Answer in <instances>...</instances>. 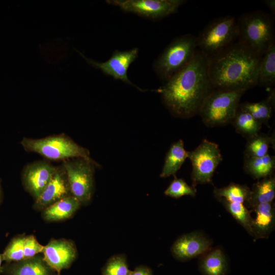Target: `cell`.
I'll list each match as a JSON object with an SVG mask.
<instances>
[{"label":"cell","mask_w":275,"mask_h":275,"mask_svg":"<svg viewBox=\"0 0 275 275\" xmlns=\"http://www.w3.org/2000/svg\"><path fill=\"white\" fill-rule=\"evenodd\" d=\"M236 131L249 139L258 134L262 124L255 120L249 113L238 106L231 122Z\"/></svg>","instance_id":"cb8c5ba5"},{"label":"cell","mask_w":275,"mask_h":275,"mask_svg":"<svg viewBox=\"0 0 275 275\" xmlns=\"http://www.w3.org/2000/svg\"><path fill=\"white\" fill-rule=\"evenodd\" d=\"M126 256L117 254L111 257L101 269V275H130Z\"/></svg>","instance_id":"f1b7e54d"},{"label":"cell","mask_w":275,"mask_h":275,"mask_svg":"<svg viewBox=\"0 0 275 275\" xmlns=\"http://www.w3.org/2000/svg\"><path fill=\"white\" fill-rule=\"evenodd\" d=\"M262 58L240 42L207 58L213 89L246 91L254 88L257 85Z\"/></svg>","instance_id":"7a4b0ae2"},{"label":"cell","mask_w":275,"mask_h":275,"mask_svg":"<svg viewBox=\"0 0 275 275\" xmlns=\"http://www.w3.org/2000/svg\"><path fill=\"white\" fill-rule=\"evenodd\" d=\"M264 4L270 10L273 14L275 13V1L274 0H265L263 1Z\"/></svg>","instance_id":"836d02e7"},{"label":"cell","mask_w":275,"mask_h":275,"mask_svg":"<svg viewBox=\"0 0 275 275\" xmlns=\"http://www.w3.org/2000/svg\"><path fill=\"white\" fill-rule=\"evenodd\" d=\"M25 235H19L13 237L2 254L3 261L15 262L24 259L23 245Z\"/></svg>","instance_id":"f546056e"},{"label":"cell","mask_w":275,"mask_h":275,"mask_svg":"<svg viewBox=\"0 0 275 275\" xmlns=\"http://www.w3.org/2000/svg\"><path fill=\"white\" fill-rule=\"evenodd\" d=\"M46 263L59 274L70 267L75 260L77 251L74 243L66 239H52L42 251Z\"/></svg>","instance_id":"7c38bea8"},{"label":"cell","mask_w":275,"mask_h":275,"mask_svg":"<svg viewBox=\"0 0 275 275\" xmlns=\"http://www.w3.org/2000/svg\"><path fill=\"white\" fill-rule=\"evenodd\" d=\"M274 168L275 157L268 154L261 157H244V170L254 179L271 176Z\"/></svg>","instance_id":"d6986e66"},{"label":"cell","mask_w":275,"mask_h":275,"mask_svg":"<svg viewBox=\"0 0 275 275\" xmlns=\"http://www.w3.org/2000/svg\"><path fill=\"white\" fill-rule=\"evenodd\" d=\"M274 145V135L259 133L247 139L244 157H261L268 154L269 148Z\"/></svg>","instance_id":"484cf974"},{"label":"cell","mask_w":275,"mask_h":275,"mask_svg":"<svg viewBox=\"0 0 275 275\" xmlns=\"http://www.w3.org/2000/svg\"><path fill=\"white\" fill-rule=\"evenodd\" d=\"M274 89L270 91L268 97L257 102H246L239 104V107L249 113L255 120L262 124L268 125L271 117L275 102Z\"/></svg>","instance_id":"7402d4cb"},{"label":"cell","mask_w":275,"mask_h":275,"mask_svg":"<svg viewBox=\"0 0 275 275\" xmlns=\"http://www.w3.org/2000/svg\"><path fill=\"white\" fill-rule=\"evenodd\" d=\"M211 242L202 233L191 232L181 235L173 244L171 251L174 257L181 261H185L206 252Z\"/></svg>","instance_id":"5bb4252c"},{"label":"cell","mask_w":275,"mask_h":275,"mask_svg":"<svg viewBox=\"0 0 275 275\" xmlns=\"http://www.w3.org/2000/svg\"><path fill=\"white\" fill-rule=\"evenodd\" d=\"M217 200L223 204L227 211L253 236V218L244 205L242 203L230 202L222 198Z\"/></svg>","instance_id":"83f0119b"},{"label":"cell","mask_w":275,"mask_h":275,"mask_svg":"<svg viewBox=\"0 0 275 275\" xmlns=\"http://www.w3.org/2000/svg\"><path fill=\"white\" fill-rule=\"evenodd\" d=\"M188 152L185 150L182 140L173 144L166 154L160 177L167 178L174 175L188 158Z\"/></svg>","instance_id":"ffe728a7"},{"label":"cell","mask_w":275,"mask_h":275,"mask_svg":"<svg viewBox=\"0 0 275 275\" xmlns=\"http://www.w3.org/2000/svg\"><path fill=\"white\" fill-rule=\"evenodd\" d=\"M57 167L42 160L33 162L24 168L22 182L25 189L37 199L56 172Z\"/></svg>","instance_id":"4fadbf2b"},{"label":"cell","mask_w":275,"mask_h":275,"mask_svg":"<svg viewBox=\"0 0 275 275\" xmlns=\"http://www.w3.org/2000/svg\"><path fill=\"white\" fill-rule=\"evenodd\" d=\"M79 201L71 195L63 198L42 210V216L47 222H58L70 218L81 206Z\"/></svg>","instance_id":"ac0fdd59"},{"label":"cell","mask_w":275,"mask_h":275,"mask_svg":"<svg viewBox=\"0 0 275 275\" xmlns=\"http://www.w3.org/2000/svg\"><path fill=\"white\" fill-rule=\"evenodd\" d=\"M251 189L246 185L234 183L220 188L215 187L213 191L217 199L222 198L230 202L242 204L248 201Z\"/></svg>","instance_id":"4316f807"},{"label":"cell","mask_w":275,"mask_h":275,"mask_svg":"<svg viewBox=\"0 0 275 275\" xmlns=\"http://www.w3.org/2000/svg\"><path fill=\"white\" fill-rule=\"evenodd\" d=\"M72 195L67 175L62 165L57 167L52 178L40 196L35 200L33 207L43 210L57 201Z\"/></svg>","instance_id":"9a60e30c"},{"label":"cell","mask_w":275,"mask_h":275,"mask_svg":"<svg viewBox=\"0 0 275 275\" xmlns=\"http://www.w3.org/2000/svg\"><path fill=\"white\" fill-rule=\"evenodd\" d=\"M238 36L237 22L233 16L221 17L210 22L197 38V47L207 58L232 44Z\"/></svg>","instance_id":"52a82bcc"},{"label":"cell","mask_w":275,"mask_h":275,"mask_svg":"<svg viewBox=\"0 0 275 275\" xmlns=\"http://www.w3.org/2000/svg\"><path fill=\"white\" fill-rule=\"evenodd\" d=\"M130 275H153L151 269L147 266L141 265L131 271Z\"/></svg>","instance_id":"d6a6232c"},{"label":"cell","mask_w":275,"mask_h":275,"mask_svg":"<svg viewBox=\"0 0 275 275\" xmlns=\"http://www.w3.org/2000/svg\"><path fill=\"white\" fill-rule=\"evenodd\" d=\"M21 144L26 151L37 153L48 159L81 158L97 163L91 158L87 149L64 134L36 139L23 138Z\"/></svg>","instance_id":"5b68a950"},{"label":"cell","mask_w":275,"mask_h":275,"mask_svg":"<svg viewBox=\"0 0 275 275\" xmlns=\"http://www.w3.org/2000/svg\"><path fill=\"white\" fill-rule=\"evenodd\" d=\"M237 22L239 41L255 52L262 56L274 43L273 21L262 11L242 15Z\"/></svg>","instance_id":"3957f363"},{"label":"cell","mask_w":275,"mask_h":275,"mask_svg":"<svg viewBox=\"0 0 275 275\" xmlns=\"http://www.w3.org/2000/svg\"><path fill=\"white\" fill-rule=\"evenodd\" d=\"M275 84V44H272L265 52L261 61L257 85L271 87Z\"/></svg>","instance_id":"d4e9b609"},{"label":"cell","mask_w":275,"mask_h":275,"mask_svg":"<svg viewBox=\"0 0 275 275\" xmlns=\"http://www.w3.org/2000/svg\"><path fill=\"white\" fill-rule=\"evenodd\" d=\"M183 0H108L106 2L126 12L155 20L162 18L178 10L186 3Z\"/></svg>","instance_id":"30bf717a"},{"label":"cell","mask_w":275,"mask_h":275,"mask_svg":"<svg viewBox=\"0 0 275 275\" xmlns=\"http://www.w3.org/2000/svg\"><path fill=\"white\" fill-rule=\"evenodd\" d=\"M2 195H3L2 187L1 183V181H0V203H1V201H2Z\"/></svg>","instance_id":"d590c367"},{"label":"cell","mask_w":275,"mask_h":275,"mask_svg":"<svg viewBox=\"0 0 275 275\" xmlns=\"http://www.w3.org/2000/svg\"><path fill=\"white\" fill-rule=\"evenodd\" d=\"M75 50L94 68L101 70L105 75L120 80L125 83L135 87L141 91H145L134 85L127 76V70L131 64L138 56L139 49L136 47L125 51L116 50L111 57L104 62H99L86 57L77 49Z\"/></svg>","instance_id":"8fae6325"},{"label":"cell","mask_w":275,"mask_h":275,"mask_svg":"<svg viewBox=\"0 0 275 275\" xmlns=\"http://www.w3.org/2000/svg\"><path fill=\"white\" fill-rule=\"evenodd\" d=\"M62 166L66 173L71 194L81 205L88 204L92 198L94 187L95 163L81 158L64 160Z\"/></svg>","instance_id":"ba28073f"},{"label":"cell","mask_w":275,"mask_h":275,"mask_svg":"<svg viewBox=\"0 0 275 275\" xmlns=\"http://www.w3.org/2000/svg\"><path fill=\"white\" fill-rule=\"evenodd\" d=\"M213 89L208 75L207 58L197 50L188 64L156 91L172 114L189 118L199 114Z\"/></svg>","instance_id":"6da1fadb"},{"label":"cell","mask_w":275,"mask_h":275,"mask_svg":"<svg viewBox=\"0 0 275 275\" xmlns=\"http://www.w3.org/2000/svg\"><path fill=\"white\" fill-rule=\"evenodd\" d=\"M245 90L213 89L199 111L203 122L210 127L231 124Z\"/></svg>","instance_id":"277c9868"},{"label":"cell","mask_w":275,"mask_h":275,"mask_svg":"<svg viewBox=\"0 0 275 275\" xmlns=\"http://www.w3.org/2000/svg\"><path fill=\"white\" fill-rule=\"evenodd\" d=\"M274 197L275 178L271 176L263 178L253 185L245 203L252 208L259 204L271 203Z\"/></svg>","instance_id":"44dd1931"},{"label":"cell","mask_w":275,"mask_h":275,"mask_svg":"<svg viewBox=\"0 0 275 275\" xmlns=\"http://www.w3.org/2000/svg\"><path fill=\"white\" fill-rule=\"evenodd\" d=\"M3 261L2 254L0 253V274L2 273L3 265L2 262Z\"/></svg>","instance_id":"e575fe53"},{"label":"cell","mask_w":275,"mask_h":275,"mask_svg":"<svg viewBox=\"0 0 275 275\" xmlns=\"http://www.w3.org/2000/svg\"><path fill=\"white\" fill-rule=\"evenodd\" d=\"M199 266L203 275H225L228 269L227 260L219 249H215L205 255Z\"/></svg>","instance_id":"603a6c76"},{"label":"cell","mask_w":275,"mask_h":275,"mask_svg":"<svg viewBox=\"0 0 275 275\" xmlns=\"http://www.w3.org/2000/svg\"><path fill=\"white\" fill-rule=\"evenodd\" d=\"M2 273L5 275H60L37 255L20 261L6 263L3 265Z\"/></svg>","instance_id":"2e32d148"},{"label":"cell","mask_w":275,"mask_h":275,"mask_svg":"<svg viewBox=\"0 0 275 275\" xmlns=\"http://www.w3.org/2000/svg\"><path fill=\"white\" fill-rule=\"evenodd\" d=\"M196 189L193 186H189L182 179L175 178L165 190L166 196L179 198L184 196L195 197L196 195Z\"/></svg>","instance_id":"4dcf8cb0"},{"label":"cell","mask_w":275,"mask_h":275,"mask_svg":"<svg viewBox=\"0 0 275 275\" xmlns=\"http://www.w3.org/2000/svg\"><path fill=\"white\" fill-rule=\"evenodd\" d=\"M255 212L253 218V236L255 239L268 237L274 227V208L271 203L258 204L252 208Z\"/></svg>","instance_id":"e0dca14e"},{"label":"cell","mask_w":275,"mask_h":275,"mask_svg":"<svg viewBox=\"0 0 275 275\" xmlns=\"http://www.w3.org/2000/svg\"><path fill=\"white\" fill-rule=\"evenodd\" d=\"M44 246L32 235L25 236L23 245L24 259L32 258L42 253Z\"/></svg>","instance_id":"1f68e13d"},{"label":"cell","mask_w":275,"mask_h":275,"mask_svg":"<svg viewBox=\"0 0 275 275\" xmlns=\"http://www.w3.org/2000/svg\"><path fill=\"white\" fill-rule=\"evenodd\" d=\"M188 158L192 164L191 179L194 187L211 182L214 172L223 160L218 145L206 139L188 152Z\"/></svg>","instance_id":"9c48e42d"},{"label":"cell","mask_w":275,"mask_h":275,"mask_svg":"<svg viewBox=\"0 0 275 275\" xmlns=\"http://www.w3.org/2000/svg\"><path fill=\"white\" fill-rule=\"evenodd\" d=\"M197 47V38L190 34L175 39L155 61V71L160 79L166 81L188 64Z\"/></svg>","instance_id":"8992f818"}]
</instances>
